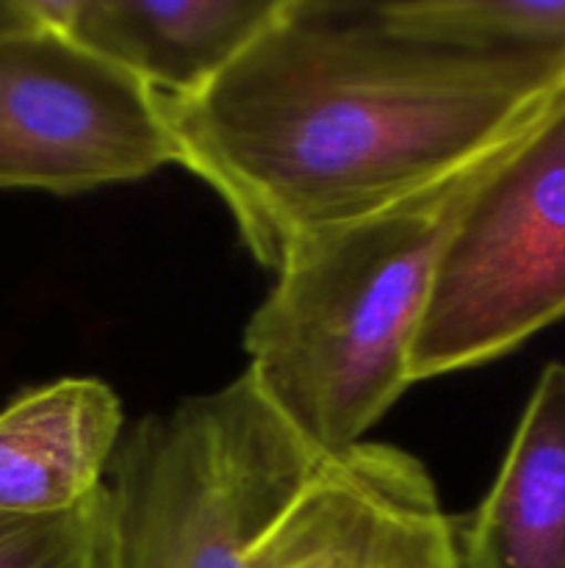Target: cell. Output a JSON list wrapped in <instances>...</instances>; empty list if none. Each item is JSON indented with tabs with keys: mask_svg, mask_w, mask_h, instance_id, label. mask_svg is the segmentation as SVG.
I'll use <instances>...</instances> for the list:
<instances>
[{
	"mask_svg": "<svg viewBox=\"0 0 565 568\" xmlns=\"http://www.w3.org/2000/svg\"><path fill=\"white\" fill-rule=\"evenodd\" d=\"M563 83L565 53L415 31L386 0H282L203 92L158 98L177 164L277 272L297 244L480 166Z\"/></svg>",
	"mask_w": 565,
	"mask_h": 568,
	"instance_id": "6da1fadb",
	"label": "cell"
},
{
	"mask_svg": "<svg viewBox=\"0 0 565 568\" xmlns=\"http://www.w3.org/2000/svg\"><path fill=\"white\" fill-rule=\"evenodd\" d=\"M482 164L297 244L249 316L244 372L325 458L363 444L413 386L410 355L432 277Z\"/></svg>",
	"mask_w": 565,
	"mask_h": 568,
	"instance_id": "7a4b0ae2",
	"label": "cell"
},
{
	"mask_svg": "<svg viewBox=\"0 0 565 568\" xmlns=\"http://www.w3.org/2000/svg\"><path fill=\"white\" fill-rule=\"evenodd\" d=\"M321 460L247 372L144 416L105 475L100 568H247Z\"/></svg>",
	"mask_w": 565,
	"mask_h": 568,
	"instance_id": "3957f363",
	"label": "cell"
},
{
	"mask_svg": "<svg viewBox=\"0 0 565 568\" xmlns=\"http://www.w3.org/2000/svg\"><path fill=\"white\" fill-rule=\"evenodd\" d=\"M565 320V83L482 164L449 231L413 383L507 358Z\"/></svg>",
	"mask_w": 565,
	"mask_h": 568,
	"instance_id": "277c9868",
	"label": "cell"
},
{
	"mask_svg": "<svg viewBox=\"0 0 565 568\" xmlns=\"http://www.w3.org/2000/svg\"><path fill=\"white\" fill-rule=\"evenodd\" d=\"M177 164L161 98L66 33L0 39V189L81 194Z\"/></svg>",
	"mask_w": 565,
	"mask_h": 568,
	"instance_id": "5b68a950",
	"label": "cell"
},
{
	"mask_svg": "<svg viewBox=\"0 0 565 568\" xmlns=\"http://www.w3.org/2000/svg\"><path fill=\"white\" fill-rule=\"evenodd\" d=\"M247 568H460V525L419 458L363 442L316 466Z\"/></svg>",
	"mask_w": 565,
	"mask_h": 568,
	"instance_id": "8992f818",
	"label": "cell"
},
{
	"mask_svg": "<svg viewBox=\"0 0 565 568\" xmlns=\"http://www.w3.org/2000/svg\"><path fill=\"white\" fill-rule=\"evenodd\" d=\"M125 416L114 388L61 377L0 410V516H50L103 488Z\"/></svg>",
	"mask_w": 565,
	"mask_h": 568,
	"instance_id": "52a82bcc",
	"label": "cell"
},
{
	"mask_svg": "<svg viewBox=\"0 0 565 568\" xmlns=\"http://www.w3.org/2000/svg\"><path fill=\"white\" fill-rule=\"evenodd\" d=\"M282 0H75L64 33L161 98L203 92L275 20Z\"/></svg>",
	"mask_w": 565,
	"mask_h": 568,
	"instance_id": "ba28073f",
	"label": "cell"
},
{
	"mask_svg": "<svg viewBox=\"0 0 565 568\" xmlns=\"http://www.w3.org/2000/svg\"><path fill=\"white\" fill-rule=\"evenodd\" d=\"M460 568H565V364L541 372L485 499L460 525Z\"/></svg>",
	"mask_w": 565,
	"mask_h": 568,
	"instance_id": "9c48e42d",
	"label": "cell"
},
{
	"mask_svg": "<svg viewBox=\"0 0 565 568\" xmlns=\"http://www.w3.org/2000/svg\"><path fill=\"white\" fill-rule=\"evenodd\" d=\"M402 26L502 50L565 53V0H386Z\"/></svg>",
	"mask_w": 565,
	"mask_h": 568,
	"instance_id": "30bf717a",
	"label": "cell"
},
{
	"mask_svg": "<svg viewBox=\"0 0 565 568\" xmlns=\"http://www.w3.org/2000/svg\"><path fill=\"white\" fill-rule=\"evenodd\" d=\"M105 494L64 514L0 516V568H100Z\"/></svg>",
	"mask_w": 565,
	"mask_h": 568,
	"instance_id": "8fae6325",
	"label": "cell"
},
{
	"mask_svg": "<svg viewBox=\"0 0 565 568\" xmlns=\"http://www.w3.org/2000/svg\"><path fill=\"white\" fill-rule=\"evenodd\" d=\"M42 28L28 0H0V39Z\"/></svg>",
	"mask_w": 565,
	"mask_h": 568,
	"instance_id": "7c38bea8",
	"label": "cell"
}]
</instances>
